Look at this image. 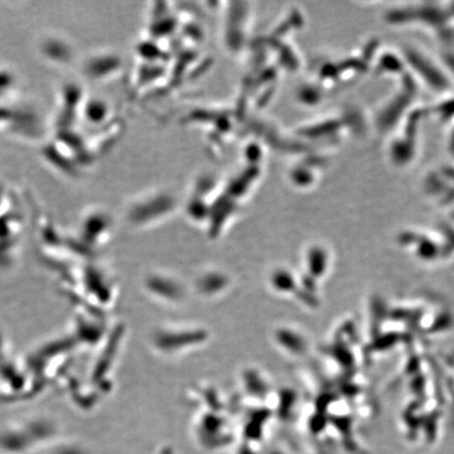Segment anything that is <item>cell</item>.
<instances>
[{"instance_id":"1","label":"cell","mask_w":454,"mask_h":454,"mask_svg":"<svg viewBox=\"0 0 454 454\" xmlns=\"http://www.w3.org/2000/svg\"><path fill=\"white\" fill-rule=\"evenodd\" d=\"M271 454H283V453H281V452H279V451H275V452H273V453H271Z\"/></svg>"}]
</instances>
